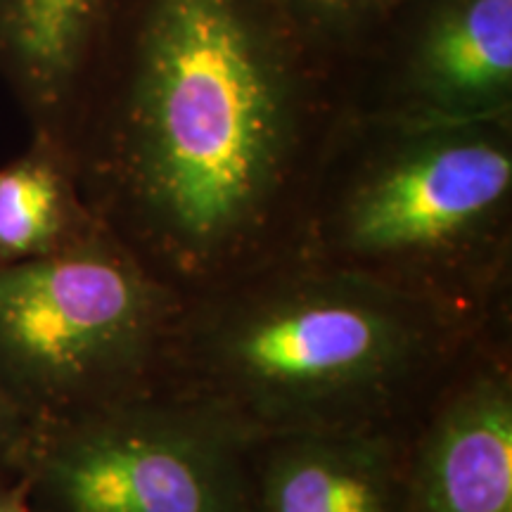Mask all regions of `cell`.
<instances>
[{
  "instance_id": "obj_1",
  "label": "cell",
  "mask_w": 512,
  "mask_h": 512,
  "mask_svg": "<svg viewBox=\"0 0 512 512\" xmlns=\"http://www.w3.org/2000/svg\"><path fill=\"white\" fill-rule=\"evenodd\" d=\"M351 110L285 0H112L64 150L100 226L195 297L297 252Z\"/></svg>"
},
{
  "instance_id": "obj_2",
  "label": "cell",
  "mask_w": 512,
  "mask_h": 512,
  "mask_svg": "<svg viewBox=\"0 0 512 512\" xmlns=\"http://www.w3.org/2000/svg\"><path fill=\"white\" fill-rule=\"evenodd\" d=\"M496 313L287 256L185 297L159 392L245 439L413 425Z\"/></svg>"
},
{
  "instance_id": "obj_3",
  "label": "cell",
  "mask_w": 512,
  "mask_h": 512,
  "mask_svg": "<svg viewBox=\"0 0 512 512\" xmlns=\"http://www.w3.org/2000/svg\"><path fill=\"white\" fill-rule=\"evenodd\" d=\"M294 254L448 309H508L512 114L351 110L320 169Z\"/></svg>"
},
{
  "instance_id": "obj_4",
  "label": "cell",
  "mask_w": 512,
  "mask_h": 512,
  "mask_svg": "<svg viewBox=\"0 0 512 512\" xmlns=\"http://www.w3.org/2000/svg\"><path fill=\"white\" fill-rule=\"evenodd\" d=\"M183 302L105 228L0 266V384L31 437L157 389Z\"/></svg>"
},
{
  "instance_id": "obj_5",
  "label": "cell",
  "mask_w": 512,
  "mask_h": 512,
  "mask_svg": "<svg viewBox=\"0 0 512 512\" xmlns=\"http://www.w3.org/2000/svg\"><path fill=\"white\" fill-rule=\"evenodd\" d=\"M249 439L152 389L34 432L22 475L36 512H249Z\"/></svg>"
},
{
  "instance_id": "obj_6",
  "label": "cell",
  "mask_w": 512,
  "mask_h": 512,
  "mask_svg": "<svg viewBox=\"0 0 512 512\" xmlns=\"http://www.w3.org/2000/svg\"><path fill=\"white\" fill-rule=\"evenodd\" d=\"M351 93L356 112L512 114V0H411Z\"/></svg>"
},
{
  "instance_id": "obj_7",
  "label": "cell",
  "mask_w": 512,
  "mask_h": 512,
  "mask_svg": "<svg viewBox=\"0 0 512 512\" xmlns=\"http://www.w3.org/2000/svg\"><path fill=\"white\" fill-rule=\"evenodd\" d=\"M510 316L486 328L422 413L408 512H512Z\"/></svg>"
},
{
  "instance_id": "obj_8",
  "label": "cell",
  "mask_w": 512,
  "mask_h": 512,
  "mask_svg": "<svg viewBox=\"0 0 512 512\" xmlns=\"http://www.w3.org/2000/svg\"><path fill=\"white\" fill-rule=\"evenodd\" d=\"M420 420L249 439V512H408Z\"/></svg>"
},
{
  "instance_id": "obj_9",
  "label": "cell",
  "mask_w": 512,
  "mask_h": 512,
  "mask_svg": "<svg viewBox=\"0 0 512 512\" xmlns=\"http://www.w3.org/2000/svg\"><path fill=\"white\" fill-rule=\"evenodd\" d=\"M110 12L112 0H0V79L31 136L67 143Z\"/></svg>"
},
{
  "instance_id": "obj_10",
  "label": "cell",
  "mask_w": 512,
  "mask_h": 512,
  "mask_svg": "<svg viewBox=\"0 0 512 512\" xmlns=\"http://www.w3.org/2000/svg\"><path fill=\"white\" fill-rule=\"evenodd\" d=\"M98 230L60 143L31 136L22 155L0 166V266L60 254Z\"/></svg>"
},
{
  "instance_id": "obj_11",
  "label": "cell",
  "mask_w": 512,
  "mask_h": 512,
  "mask_svg": "<svg viewBox=\"0 0 512 512\" xmlns=\"http://www.w3.org/2000/svg\"><path fill=\"white\" fill-rule=\"evenodd\" d=\"M408 3L411 0H285L313 46L347 74L351 86Z\"/></svg>"
},
{
  "instance_id": "obj_12",
  "label": "cell",
  "mask_w": 512,
  "mask_h": 512,
  "mask_svg": "<svg viewBox=\"0 0 512 512\" xmlns=\"http://www.w3.org/2000/svg\"><path fill=\"white\" fill-rule=\"evenodd\" d=\"M31 430L0 384V482L22 475Z\"/></svg>"
},
{
  "instance_id": "obj_13",
  "label": "cell",
  "mask_w": 512,
  "mask_h": 512,
  "mask_svg": "<svg viewBox=\"0 0 512 512\" xmlns=\"http://www.w3.org/2000/svg\"><path fill=\"white\" fill-rule=\"evenodd\" d=\"M0 512H36L31 505L27 475L0 482Z\"/></svg>"
}]
</instances>
